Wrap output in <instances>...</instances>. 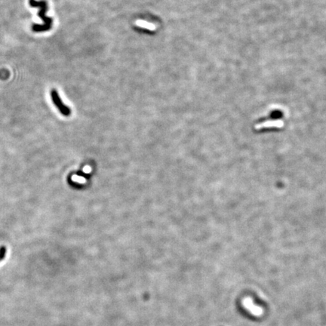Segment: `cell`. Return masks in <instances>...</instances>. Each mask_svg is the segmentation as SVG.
<instances>
[{
	"label": "cell",
	"mask_w": 326,
	"mask_h": 326,
	"mask_svg": "<svg viewBox=\"0 0 326 326\" xmlns=\"http://www.w3.org/2000/svg\"><path fill=\"white\" fill-rule=\"evenodd\" d=\"M29 5L32 8H39L38 15L40 17L42 20L44 22L43 24H36L34 23L32 26V30L36 33H42L46 32L51 30L53 23V19L50 17L46 16V12L48 11V4L45 0H29Z\"/></svg>",
	"instance_id": "1"
},
{
	"label": "cell",
	"mask_w": 326,
	"mask_h": 326,
	"mask_svg": "<svg viewBox=\"0 0 326 326\" xmlns=\"http://www.w3.org/2000/svg\"><path fill=\"white\" fill-rule=\"evenodd\" d=\"M51 101L53 102L54 104L56 106L59 112L64 116H69L71 113L70 107L67 106L63 104L61 98L59 96L58 91L56 89H52L51 91Z\"/></svg>",
	"instance_id": "2"
},
{
	"label": "cell",
	"mask_w": 326,
	"mask_h": 326,
	"mask_svg": "<svg viewBox=\"0 0 326 326\" xmlns=\"http://www.w3.org/2000/svg\"><path fill=\"white\" fill-rule=\"evenodd\" d=\"M283 117H284V113L282 111L279 110V109H275V110L272 111L268 116L260 119L259 120V123H265L267 120H279V119H282Z\"/></svg>",
	"instance_id": "3"
},
{
	"label": "cell",
	"mask_w": 326,
	"mask_h": 326,
	"mask_svg": "<svg viewBox=\"0 0 326 326\" xmlns=\"http://www.w3.org/2000/svg\"><path fill=\"white\" fill-rule=\"evenodd\" d=\"M5 253H6V248H5V247H1L0 248V261H2L5 258Z\"/></svg>",
	"instance_id": "4"
}]
</instances>
